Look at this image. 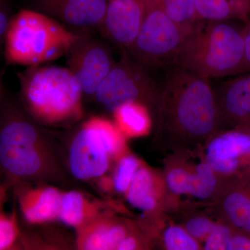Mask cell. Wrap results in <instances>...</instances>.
Wrapping results in <instances>:
<instances>
[{
    "mask_svg": "<svg viewBox=\"0 0 250 250\" xmlns=\"http://www.w3.org/2000/svg\"><path fill=\"white\" fill-rule=\"evenodd\" d=\"M149 9V0H109L99 29L121 49L134 44Z\"/></svg>",
    "mask_w": 250,
    "mask_h": 250,
    "instance_id": "cell-11",
    "label": "cell"
},
{
    "mask_svg": "<svg viewBox=\"0 0 250 250\" xmlns=\"http://www.w3.org/2000/svg\"><path fill=\"white\" fill-rule=\"evenodd\" d=\"M108 3L109 0H37V6L41 12L87 34L101 25Z\"/></svg>",
    "mask_w": 250,
    "mask_h": 250,
    "instance_id": "cell-12",
    "label": "cell"
},
{
    "mask_svg": "<svg viewBox=\"0 0 250 250\" xmlns=\"http://www.w3.org/2000/svg\"><path fill=\"white\" fill-rule=\"evenodd\" d=\"M62 192L48 184L27 187L19 192L20 208L30 224H41L58 220Z\"/></svg>",
    "mask_w": 250,
    "mask_h": 250,
    "instance_id": "cell-15",
    "label": "cell"
},
{
    "mask_svg": "<svg viewBox=\"0 0 250 250\" xmlns=\"http://www.w3.org/2000/svg\"><path fill=\"white\" fill-rule=\"evenodd\" d=\"M67 68L80 82L83 94L95 96L102 82L116 62L111 51L103 41L82 34L66 55Z\"/></svg>",
    "mask_w": 250,
    "mask_h": 250,
    "instance_id": "cell-10",
    "label": "cell"
},
{
    "mask_svg": "<svg viewBox=\"0 0 250 250\" xmlns=\"http://www.w3.org/2000/svg\"><path fill=\"white\" fill-rule=\"evenodd\" d=\"M121 49V59L98 87L94 98L111 113L126 104L136 103L156 115L162 82L159 83L152 72L131 58L126 49Z\"/></svg>",
    "mask_w": 250,
    "mask_h": 250,
    "instance_id": "cell-7",
    "label": "cell"
},
{
    "mask_svg": "<svg viewBox=\"0 0 250 250\" xmlns=\"http://www.w3.org/2000/svg\"><path fill=\"white\" fill-rule=\"evenodd\" d=\"M226 250H250V233L236 230L229 241Z\"/></svg>",
    "mask_w": 250,
    "mask_h": 250,
    "instance_id": "cell-28",
    "label": "cell"
},
{
    "mask_svg": "<svg viewBox=\"0 0 250 250\" xmlns=\"http://www.w3.org/2000/svg\"><path fill=\"white\" fill-rule=\"evenodd\" d=\"M11 18L9 17V10L5 6L4 4H1L0 9V36L1 40H4L5 36L9 29Z\"/></svg>",
    "mask_w": 250,
    "mask_h": 250,
    "instance_id": "cell-31",
    "label": "cell"
},
{
    "mask_svg": "<svg viewBox=\"0 0 250 250\" xmlns=\"http://www.w3.org/2000/svg\"><path fill=\"white\" fill-rule=\"evenodd\" d=\"M181 156L170 161L165 172L166 187L177 196L191 197L195 182V164L187 161V153L179 152Z\"/></svg>",
    "mask_w": 250,
    "mask_h": 250,
    "instance_id": "cell-20",
    "label": "cell"
},
{
    "mask_svg": "<svg viewBox=\"0 0 250 250\" xmlns=\"http://www.w3.org/2000/svg\"><path fill=\"white\" fill-rule=\"evenodd\" d=\"M243 36L245 42V62L243 73L250 72V15L243 22Z\"/></svg>",
    "mask_w": 250,
    "mask_h": 250,
    "instance_id": "cell-30",
    "label": "cell"
},
{
    "mask_svg": "<svg viewBox=\"0 0 250 250\" xmlns=\"http://www.w3.org/2000/svg\"><path fill=\"white\" fill-rule=\"evenodd\" d=\"M197 20L239 21L250 15V0H197Z\"/></svg>",
    "mask_w": 250,
    "mask_h": 250,
    "instance_id": "cell-18",
    "label": "cell"
},
{
    "mask_svg": "<svg viewBox=\"0 0 250 250\" xmlns=\"http://www.w3.org/2000/svg\"><path fill=\"white\" fill-rule=\"evenodd\" d=\"M19 235L16 212L11 215L1 212L0 215V250L11 249Z\"/></svg>",
    "mask_w": 250,
    "mask_h": 250,
    "instance_id": "cell-25",
    "label": "cell"
},
{
    "mask_svg": "<svg viewBox=\"0 0 250 250\" xmlns=\"http://www.w3.org/2000/svg\"><path fill=\"white\" fill-rule=\"evenodd\" d=\"M103 206L93 202L77 190L62 192L59 210V221L78 229L98 215L106 213Z\"/></svg>",
    "mask_w": 250,
    "mask_h": 250,
    "instance_id": "cell-17",
    "label": "cell"
},
{
    "mask_svg": "<svg viewBox=\"0 0 250 250\" xmlns=\"http://www.w3.org/2000/svg\"><path fill=\"white\" fill-rule=\"evenodd\" d=\"M17 75L21 104L39 124L70 126L83 118L84 94L67 67L33 65Z\"/></svg>",
    "mask_w": 250,
    "mask_h": 250,
    "instance_id": "cell-3",
    "label": "cell"
},
{
    "mask_svg": "<svg viewBox=\"0 0 250 250\" xmlns=\"http://www.w3.org/2000/svg\"><path fill=\"white\" fill-rule=\"evenodd\" d=\"M143 247L142 238L134 231L121 241L117 250H141Z\"/></svg>",
    "mask_w": 250,
    "mask_h": 250,
    "instance_id": "cell-29",
    "label": "cell"
},
{
    "mask_svg": "<svg viewBox=\"0 0 250 250\" xmlns=\"http://www.w3.org/2000/svg\"><path fill=\"white\" fill-rule=\"evenodd\" d=\"M147 106L133 103L123 105L113 112L116 124L125 136L138 137L147 134L152 125Z\"/></svg>",
    "mask_w": 250,
    "mask_h": 250,
    "instance_id": "cell-19",
    "label": "cell"
},
{
    "mask_svg": "<svg viewBox=\"0 0 250 250\" xmlns=\"http://www.w3.org/2000/svg\"><path fill=\"white\" fill-rule=\"evenodd\" d=\"M196 1L197 0H170L161 9L174 22L190 27L198 21Z\"/></svg>",
    "mask_w": 250,
    "mask_h": 250,
    "instance_id": "cell-24",
    "label": "cell"
},
{
    "mask_svg": "<svg viewBox=\"0 0 250 250\" xmlns=\"http://www.w3.org/2000/svg\"><path fill=\"white\" fill-rule=\"evenodd\" d=\"M216 223L205 215H195L188 219L184 228L195 239L203 243L214 229Z\"/></svg>",
    "mask_w": 250,
    "mask_h": 250,
    "instance_id": "cell-27",
    "label": "cell"
},
{
    "mask_svg": "<svg viewBox=\"0 0 250 250\" xmlns=\"http://www.w3.org/2000/svg\"><path fill=\"white\" fill-rule=\"evenodd\" d=\"M125 136L116 123L92 118L81 125L69 147L67 166L70 174L80 181L103 177L111 161L125 152Z\"/></svg>",
    "mask_w": 250,
    "mask_h": 250,
    "instance_id": "cell-6",
    "label": "cell"
},
{
    "mask_svg": "<svg viewBox=\"0 0 250 250\" xmlns=\"http://www.w3.org/2000/svg\"><path fill=\"white\" fill-rule=\"evenodd\" d=\"M77 247L82 250H117L134 231L129 222L106 212L77 229Z\"/></svg>",
    "mask_w": 250,
    "mask_h": 250,
    "instance_id": "cell-14",
    "label": "cell"
},
{
    "mask_svg": "<svg viewBox=\"0 0 250 250\" xmlns=\"http://www.w3.org/2000/svg\"><path fill=\"white\" fill-rule=\"evenodd\" d=\"M209 80L177 65L166 67L156 113L161 147L197 152L220 131L216 92Z\"/></svg>",
    "mask_w": 250,
    "mask_h": 250,
    "instance_id": "cell-1",
    "label": "cell"
},
{
    "mask_svg": "<svg viewBox=\"0 0 250 250\" xmlns=\"http://www.w3.org/2000/svg\"><path fill=\"white\" fill-rule=\"evenodd\" d=\"M237 22L239 21H195L172 65L208 80L243 73V25Z\"/></svg>",
    "mask_w": 250,
    "mask_h": 250,
    "instance_id": "cell-4",
    "label": "cell"
},
{
    "mask_svg": "<svg viewBox=\"0 0 250 250\" xmlns=\"http://www.w3.org/2000/svg\"><path fill=\"white\" fill-rule=\"evenodd\" d=\"M192 26L174 22L164 10L149 6L134 44L126 49L149 71L172 65Z\"/></svg>",
    "mask_w": 250,
    "mask_h": 250,
    "instance_id": "cell-8",
    "label": "cell"
},
{
    "mask_svg": "<svg viewBox=\"0 0 250 250\" xmlns=\"http://www.w3.org/2000/svg\"><path fill=\"white\" fill-rule=\"evenodd\" d=\"M195 182L191 197L204 201L214 197L220 187V177L201 156L200 160L195 162Z\"/></svg>",
    "mask_w": 250,
    "mask_h": 250,
    "instance_id": "cell-21",
    "label": "cell"
},
{
    "mask_svg": "<svg viewBox=\"0 0 250 250\" xmlns=\"http://www.w3.org/2000/svg\"><path fill=\"white\" fill-rule=\"evenodd\" d=\"M165 182L147 166L141 165L125 194L131 207L146 213L159 208Z\"/></svg>",
    "mask_w": 250,
    "mask_h": 250,
    "instance_id": "cell-16",
    "label": "cell"
},
{
    "mask_svg": "<svg viewBox=\"0 0 250 250\" xmlns=\"http://www.w3.org/2000/svg\"><path fill=\"white\" fill-rule=\"evenodd\" d=\"M236 231L230 225L217 223L202 248L206 250H226L229 241Z\"/></svg>",
    "mask_w": 250,
    "mask_h": 250,
    "instance_id": "cell-26",
    "label": "cell"
},
{
    "mask_svg": "<svg viewBox=\"0 0 250 250\" xmlns=\"http://www.w3.org/2000/svg\"><path fill=\"white\" fill-rule=\"evenodd\" d=\"M141 165V161L130 153L125 152L117 160L112 179L113 187L116 192L126 194L135 174Z\"/></svg>",
    "mask_w": 250,
    "mask_h": 250,
    "instance_id": "cell-22",
    "label": "cell"
},
{
    "mask_svg": "<svg viewBox=\"0 0 250 250\" xmlns=\"http://www.w3.org/2000/svg\"><path fill=\"white\" fill-rule=\"evenodd\" d=\"M1 92L3 91L1 90ZM22 104L1 93L0 165L9 178L22 183L68 181L60 149Z\"/></svg>",
    "mask_w": 250,
    "mask_h": 250,
    "instance_id": "cell-2",
    "label": "cell"
},
{
    "mask_svg": "<svg viewBox=\"0 0 250 250\" xmlns=\"http://www.w3.org/2000/svg\"><path fill=\"white\" fill-rule=\"evenodd\" d=\"M197 153L229 180L250 175V129L234 127L215 133Z\"/></svg>",
    "mask_w": 250,
    "mask_h": 250,
    "instance_id": "cell-9",
    "label": "cell"
},
{
    "mask_svg": "<svg viewBox=\"0 0 250 250\" xmlns=\"http://www.w3.org/2000/svg\"><path fill=\"white\" fill-rule=\"evenodd\" d=\"M170 0H149V7H158L162 9L167 3H168Z\"/></svg>",
    "mask_w": 250,
    "mask_h": 250,
    "instance_id": "cell-32",
    "label": "cell"
},
{
    "mask_svg": "<svg viewBox=\"0 0 250 250\" xmlns=\"http://www.w3.org/2000/svg\"><path fill=\"white\" fill-rule=\"evenodd\" d=\"M248 73L224 82L215 89L220 130L234 127L250 129V72Z\"/></svg>",
    "mask_w": 250,
    "mask_h": 250,
    "instance_id": "cell-13",
    "label": "cell"
},
{
    "mask_svg": "<svg viewBox=\"0 0 250 250\" xmlns=\"http://www.w3.org/2000/svg\"><path fill=\"white\" fill-rule=\"evenodd\" d=\"M162 242L167 250H197L202 246L184 227L169 225L163 231Z\"/></svg>",
    "mask_w": 250,
    "mask_h": 250,
    "instance_id": "cell-23",
    "label": "cell"
},
{
    "mask_svg": "<svg viewBox=\"0 0 250 250\" xmlns=\"http://www.w3.org/2000/svg\"><path fill=\"white\" fill-rule=\"evenodd\" d=\"M82 35L41 11L22 9L11 18L5 59L13 65H42L66 55Z\"/></svg>",
    "mask_w": 250,
    "mask_h": 250,
    "instance_id": "cell-5",
    "label": "cell"
}]
</instances>
